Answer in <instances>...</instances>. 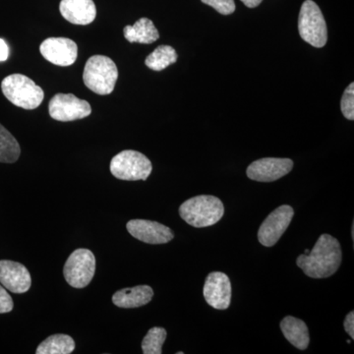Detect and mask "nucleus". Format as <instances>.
Segmentation results:
<instances>
[{"instance_id":"393cba45","label":"nucleus","mask_w":354,"mask_h":354,"mask_svg":"<svg viewBox=\"0 0 354 354\" xmlns=\"http://www.w3.org/2000/svg\"><path fill=\"white\" fill-rule=\"evenodd\" d=\"M12 297L7 292L6 288L0 285V314L9 313L13 309Z\"/></svg>"},{"instance_id":"6ab92c4d","label":"nucleus","mask_w":354,"mask_h":354,"mask_svg":"<svg viewBox=\"0 0 354 354\" xmlns=\"http://www.w3.org/2000/svg\"><path fill=\"white\" fill-rule=\"evenodd\" d=\"M75 349V342L69 335H53L37 348V354H70Z\"/></svg>"},{"instance_id":"412c9836","label":"nucleus","mask_w":354,"mask_h":354,"mask_svg":"<svg viewBox=\"0 0 354 354\" xmlns=\"http://www.w3.org/2000/svg\"><path fill=\"white\" fill-rule=\"evenodd\" d=\"M21 148L15 137L0 124V162L13 164L20 157Z\"/></svg>"},{"instance_id":"20e7f679","label":"nucleus","mask_w":354,"mask_h":354,"mask_svg":"<svg viewBox=\"0 0 354 354\" xmlns=\"http://www.w3.org/2000/svg\"><path fill=\"white\" fill-rule=\"evenodd\" d=\"M1 90L6 99L14 106L28 111L39 108L44 101L43 88L29 77L22 74L6 77L1 82Z\"/></svg>"},{"instance_id":"a878e982","label":"nucleus","mask_w":354,"mask_h":354,"mask_svg":"<svg viewBox=\"0 0 354 354\" xmlns=\"http://www.w3.org/2000/svg\"><path fill=\"white\" fill-rule=\"evenodd\" d=\"M344 330L351 335V339H354V313L353 311L349 312L346 317L344 323Z\"/></svg>"},{"instance_id":"b1692460","label":"nucleus","mask_w":354,"mask_h":354,"mask_svg":"<svg viewBox=\"0 0 354 354\" xmlns=\"http://www.w3.org/2000/svg\"><path fill=\"white\" fill-rule=\"evenodd\" d=\"M203 3L213 7L223 15H230L235 11L234 0H201Z\"/></svg>"},{"instance_id":"6e6552de","label":"nucleus","mask_w":354,"mask_h":354,"mask_svg":"<svg viewBox=\"0 0 354 354\" xmlns=\"http://www.w3.org/2000/svg\"><path fill=\"white\" fill-rule=\"evenodd\" d=\"M51 118L62 122L83 120L92 113V108L87 101L78 99L73 94H57L48 104Z\"/></svg>"},{"instance_id":"39448f33","label":"nucleus","mask_w":354,"mask_h":354,"mask_svg":"<svg viewBox=\"0 0 354 354\" xmlns=\"http://www.w3.org/2000/svg\"><path fill=\"white\" fill-rule=\"evenodd\" d=\"M300 37L314 48H321L327 44L328 29L321 9L312 0H306L298 17Z\"/></svg>"},{"instance_id":"bb28decb","label":"nucleus","mask_w":354,"mask_h":354,"mask_svg":"<svg viewBox=\"0 0 354 354\" xmlns=\"http://www.w3.org/2000/svg\"><path fill=\"white\" fill-rule=\"evenodd\" d=\"M9 57V48L4 39H0V62H6Z\"/></svg>"},{"instance_id":"7ed1b4c3","label":"nucleus","mask_w":354,"mask_h":354,"mask_svg":"<svg viewBox=\"0 0 354 354\" xmlns=\"http://www.w3.org/2000/svg\"><path fill=\"white\" fill-rule=\"evenodd\" d=\"M118 78V67L111 58L106 55H93L86 62L83 73L84 84L95 94H111Z\"/></svg>"},{"instance_id":"4468645a","label":"nucleus","mask_w":354,"mask_h":354,"mask_svg":"<svg viewBox=\"0 0 354 354\" xmlns=\"http://www.w3.org/2000/svg\"><path fill=\"white\" fill-rule=\"evenodd\" d=\"M0 283L13 293H25L32 285L27 268L13 261H0Z\"/></svg>"},{"instance_id":"4be33fe9","label":"nucleus","mask_w":354,"mask_h":354,"mask_svg":"<svg viewBox=\"0 0 354 354\" xmlns=\"http://www.w3.org/2000/svg\"><path fill=\"white\" fill-rule=\"evenodd\" d=\"M167 330L164 328L153 327L142 342L144 354H162V344L167 339Z\"/></svg>"},{"instance_id":"f257e3e1","label":"nucleus","mask_w":354,"mask_h":354,"mask_svg":"<svg viewBox=\"0 0 354 354\" xmlns=\"http://www.w3.org/2000/svg\"><path fill=\"white\" fill-rule=\"evenodd\" d=\"M342 251L339 241L332 235L324 234L308 254H301L297 264L306 276L312 279L329 278L342 264Z\"/></svg>"},{"instance_id":"cd10ccee","label":"nucleus","mask_w":354,"mask_h":354,"mask_svg":"<svg viewBox=\"0 0 354 354\" xmlns=\"http://www.w3.org/2000/svg\"><path fill=\"white\" fill-rule=\"evenodd\" d=\"M241 1L243 2L244 6L248 7V8H255V7L260 6L263 0H241Z\"/></svg>"},{"instance_id":"9b49d317","label":"nucleus","mask_w":354,"mask_h":354,"mask_svg":"<svg viewBox=\"0 0 354 354\" xmlns=\"http://www.w3.org/2000/svg\"><path fill=\"white\" fill-rule=\"evenodd\" d=\"M41 55L50 64L57 66H70L75 64L78 46L75 41L67 38H48L39 46Z\"/></svg>"},{"instance_id":"ddd939ff","label":"nucleus","mask_w":354,"mask_h":354,"mask_svg":"<svg viewBox=\"0 0 354 354\" xmlns=\"http://www.w3.org/2000/svg\"><path fill=\"white\" fill-rule=\"evenodd\" d=\"M128 232L134 239L148 244H165L174 239L171 228L157 221L131 220L127 225Z\"/></svg>"},{"instance_id":"f03ea898","label":"nucleus","mask_w":354,"mask_h":354,"mask_svg":"<svg viewBox=\"0 0 354 354\" xmlns=\"http://www.w3.org/2000/svg\"><path fill=\"white\" fill-rule=\"evenodd\" d=\"M225 207L218 198L200 195L188 199L179 207V215L188 225L207 227L216 225L223 218Z\"/></svg>"},{"instance_id":"dca6fc26","label":"nucleus","mask_w":354,"mask_h":354,"mask_svg":"<svg viewBox=\"0 0 354 354\" xmlns=\"http://www.w3.org/2000/svg\"><path fill=\"white\" fill-rule=\"evenodd\" d=\"M153 290L149 286H138L116 291L113 302L120 308H138L153 299Z\"/></svg>"},{"instance_id":"5701e85b","label":"nucleus","mask_w":354,"mask_h":354,"mask_svg":"<svg viewBox=\"0 0 354 354\" xmlns=\"http://www.w3.org/2000/svg\"><path fill=\"white\" fill-rule=\"evenodd\" d=\"M342 113L348 120H354V84L351 83L344 91L341 101Z\"/></svg>"},{"instance_id":"aec40b11","label":"nucleus","mask_w":354,"mask_h":354,"mask_svg":"<svg viewBox=\"0 0 354 354\" xmlns=\"http://www.w3.org/2000/svg\"><path fill=\"white\" fill-rule=\"evenodd\" d=\"M177 62V53L171 46H160L147 57L145 64L153 71H162Z\"/></svg>"},{"instance_id":"9d476101","label":"nucleus","mask_w":354,"mask_h":354,"mask_svg":"<svg viewBox=\"0 0 354 354\" xmlns=\"http://www.w3.org/2000/svg\"><path fill=\"white\" fill-rule=\"evenodd\" d=\"M293 167L290 158H264L247 167V176L259 183H272L290 174Z\"/></svg>"},{"instance_id":"f8f14e48","label":"nucleus","mask_w":354,"mask_h":354,"mask_svg":"<svg viewBox=\"0 0 354 354\" xmlns=\"http://www.w3.org/2000/svg\"><path fill=\"white\" fill-rule=\"evenodd\" d=\"M204 297L213 308L225 310L230 307L232 299V283L227 274L213 272L207 277L204 286Z\"/></svg>"},{"instance_id":"1a4fd4ad","label":"nucleus","mask_w":354,"mask_h":354,"mask_svg":"<svg viewBox=\"0 0 354 354\" xmlns=\"http://www.w3.org/2000/svg\"><path fill=\"white\" fill-rule=\"evenodd\" d=\"M293 216H295V209L288 205L279 207L278 209L272 212L263 221L258 232V239L260 243L266 247L274 246L290 227Z\"/></svg>"},{"instance_id":"0eeeda50","label":"nucleus","mask_w":354,"mask_h":354,"mask_svg":"<svg viewBox=\"0 0 354 354\" xmlns=\"http://www.w3.org/2000/svg\"><path fill=\"white\" fill-rule=\"evenodd\" d=\"M95 258L88 249H77L69 256L64 265L65 281L72 288H84L94 278Z\"/></svg>"},{"instance_id":"a211bd4d","label":"nucleus","mask_w":354,"mask_h":354,"mask_svg":"<svg viewBox=\"0 0 354 354\" xmlns=\"http://www.w3.org/2000/svg\"><path fill=\"white\" fill-rule=\"evenodd\" d=\"M125 39L129 43L153 44L160 38V32L148 18H141L134 25H128L123 30Z\"/></svg>"},{"instance_id":"2eb2a0df","label":"nucleus","mask_w":354,"mask_h":354,"mask_svg":"<svg viewBox=\"0 0 354 354\" xmlns=\"http://www.w3.org/2000/svg\"><path fill=\"white\" fill-rule=\"evenodd\" d=\"M59 11L65 20L74 25L91 24L97 16L93 0H62Z\"/></svg>"},{"instance_id":"423d86ee","label":"nucleus","mask_w":354,"mask_h":354,"mask_svg":"<svg viewBox=\"0 0 354 354\" xmlns=\"http://www.w3.org/2000/svg\"><path fill=\"white\" fill-rule=\"evenodd\" d=\"M152 169L151 160L137 151H122L114 156L111 162V174L120 180H146Z\"/></svg>"},{"instance_id":"f3484780","label":"nucleus","mask_w":354,"mask_h":354,"mask_svg":"<svg viewBox=\"0 0 354 354\" xmlns=\"http://www.w3.org/2000/svg\"><path fill=\"white\" fill-rule=\"evenodd\" d=\"M281 330L286 339L295 348L300 351L308 348L309 330L304 321L295 317L286 316L281 322Z\"/></svg>"}]
</instances>
